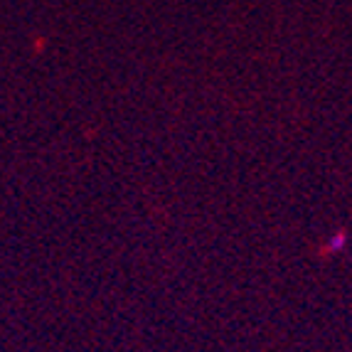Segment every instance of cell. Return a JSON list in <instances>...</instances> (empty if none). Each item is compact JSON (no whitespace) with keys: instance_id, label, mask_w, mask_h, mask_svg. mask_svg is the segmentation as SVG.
Masks as SVG:
<instances>
[{"instance_id":"1","label":"cell","mask_w":352,"mask_h":352,"mask_svg":"<svg viewBox=\"0 0 352 352\" xmlns=\"http://www.w3.org/2000/svg\"><path fill=\"white\" fill-rule=\"evenodd\" d=\"M342 247H345V234H335L333 241H330V252H338Z\"/></svg>"}]
</instances>
